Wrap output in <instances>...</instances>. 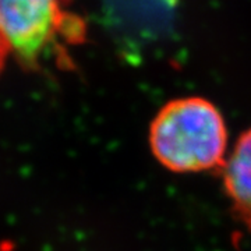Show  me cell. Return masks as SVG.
<instances>
[{
  "instance_id": "6da1fadb",
  "label": "cell",
  "mask_w": 251,
  "mask_h": 251,
  "mask_svg": "<svg viewBox=\"0 0 251 251\" xmlns=\"http://www.w3.org/2000/svg\"><path fill=\"white\" fill-rule=\"evenodd\" d=\"M153 156L176 173L222 169L227 128L215 105L200 97L168 102L150 128Z\"/></svg>"
},
{
  "instance_id": "7a4b0ae2",
  "label": "cell",
  "mask_w": 251,
  "mask_h": 251,
  "mask_svg": "<svg viewBox=\"0 0 251 251\" xmlns=\"http://www.w3.org/2000/svg\"><path fill=\"white\" fill-rule=\"evenodd\" d=\"M70 0H0V32L18 62L39 70L67 59V48L84 41L85 25Z\"/></svg>"
},
{
  "instance_id": "3957f363",
  "label": "cell",
  "mask_w": 251,
  "mask_h": 251,
  "mask_svg": "<svg viewBox=\"0 0 251 251\" xmlns=\"http://www.w3.org/2000/svg\"><path fill=\"white\" fill-rule=\"evenodd\" d=\"M222 176L234 218L251 232V127L234 144Z\"/></svg>"
},
{
  "instance_id": "277c9868",
  "label": "cell",
  "mask_w": 251,
  "mask_h": 251,
  "mask_svg": "<svg viewBox=\"0 0 251 251\" xmlns=\"http://www.w3.org/2000/svg\"><path fill=\"white\" fill-rule=\"evenodd\" d=\"M10 52H11V49H10L9 42L4 38V35L0 32V70H1V67L4 64V60H6V57H7V54Z\"/></svg>"
},
{
  "instance_id": "5b68a950",
  "label": "cell",
  "mask_w": 251,
  "mask_h": 251,
  "mask_svg": "<svg viewBox=\"0 0 251 251\" xmlns=\"http://www.w3.org/2000/svg\"><path fill=\"white\" fill-rule=\"evenodd\" d=\"M165 1H166V3H168L169 6H173V4H175V3H176L177 0H165Z\"/></svg>"
}]
</instances>
